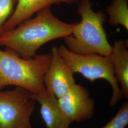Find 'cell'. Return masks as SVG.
<instances>
[{
    "mask_svg": "<svg viewBox=\"0 0 128 128\" xmlns=\"http://www.w3.org/2000/svg\"><path fill=\"white\" fill-rule=\"evenodd\" d=\"M76 24L63 22L53 14L50 7L37 12L33 18L0 34V46H5L22 57L32 58L41 46L50 41L71 35Z\"/></svg>",
    "mask_w": 128,
    "mask_h": 128,
    "instance_id": "1",
    "label": "cell"
},
{
    "mask_svg": "<svg viewBox=\"0 0 128 128\" xmlns=\"http://www.w3.org/2000/svg\"><path fill=\"white\" fill-rule=\"evenodd\" d=\"M106 12L108 15L107 22L110 25H121L128 31V0H112Z\"/></svg>",
    "mask_w": 128,
    "mask_h": 128,
    "instance_id": "11",
    "label": "cell"
},
{
    "mask_svg": "<svg viewBox=\"0 0 128 128\" xmlns=\"http://www.w3.org/2000/svg\"><path fill=\"white\" fill-rule=\"evenodd\" d=\"M50 58V53L25 58L9 49L0 50V90L13 86L34 94L45 92L44 78Z\"/></svg>",
    "mask_w": 128,
    "mask_h": 128,
    "instance_id": "2",
    "label": "cell"
},
{
    "mask_svg": "<svg viewBox=\"0 0 128 128\" xmlns=\"http://www.w3.org/2000/svg\"><path fill=\"white\" fill-rule=\"evenodd\" d=\"M32 96L40 106V114L46 128H68L72 123L60 107L58 98L50 92Z\"/></svg>",
    "mask_w": 128,
    "mask_h": 128,
    "instance_id": "8",
    "label": "cell"
},
{
    "mask_svg": "<svg viewBox=\"0 0 128 128\" xmlns=\"http://www.w3.org/2000/svg\"><path fill=\"white\" fill-rule=\"evenodd\" d=\"M50 54V61L44 82L46 90L52 92L58 99L76 82L74 73L60 55L58 48L53 46Z\"/></svg>",
    "mask_w": 128,
    "mask_h": 128,
    "instance_id": "7",
    "label": "cell"
},
{
    "mask_svg": "<svg viewBox=\"0 0 128 128\" xmlns=\"http://www.w3.org/2000/svg\"><path fill=\"white\" fill-rule=\"evenodd\" d=\"M58 99L60 108L72 122L86 120L94 114V101L87 89L80 84L76 83Z\"/></svg>",
    "mask_w": 128,
    "mask_h": 128,
    "instance_id": "6",
    "label": "cell"
},
{
    "mask_svg": "<svg viewBox=\"0 0 128 128\" xmlns=\"http://www.w3.org/2000/svg\"><path fill=\"white\" fill-rule=\"evenodd\" d=\"M58 51L74 74H81L91 82L104 79L110 84L112 89L110 106H115L122 98L120 88L115 76L114 66L110 56L96 53L78 54L69 50L64 45L58 47Z\"/></svg>",
    "mask_w": 128,
    "mask_h": 128,
    "instance_id": "4",
    "label": "cell"
},
{
    "mask_svg": "<svg viewBox=\"0 0 128 128\" xmlns=\"http://www.w3.org/2000/svg\"><path fill=\"white\" fill-rule=\"evenodd\" d=\"M18 0H0V34L6 22L13 14Z\"/></svg>",
    "mask_w": 128,
    "mask_h": 128,
    "instance_id": "13",
    "label": "cell"
},
{
    "mask_svg": "<svg viewBox=\"0 0 128 128\" xmlns=\"http://www.w3.org/2000/svg\"><path fill=\"white\" fill-rule=\"evenodd\" d=\"M36 102L32 94L22 88L0 90V128H32Z\"/></svg>",
    "mask_w": 128,
    "mask_h": 128,
    "instance_id": "5",
    "label": "cell"
},
{
    "mask_svg": "<svg viewBox=\"0 0 128 128\" xmlns=\"http://www.w3.org/2000/svg\"></svg>",
    "mask_w": 128,
    "mask_h": 128,
    "instance_id": "14",
    "label": "cell"
},
{
    "mask_svg": "<svg viewBox=\"0 0 128 128\" xmlns=\"http://www.w3.org/2000/svg\"><path fill=\"white\" fill-rule=\"evenodd\" d=\"M79 0H18L14 12L5 23L2 31L12 30L40 10L53 5L73 4Z\"/></svg>",
    "mask_w": 128,
    "mask_h": 128,
    "instance_id": "9",
    "label": "cell"
},
{
    "mask_svg": "<svg viewBox=\"0 0 128 128\" xmlns=\"http://www.w3.org/2000/svg\"><path fill=\"white\" fill-rule=\"evenodd\" d=\"M77 12L81 17L73 32L64 38L69 50L78 54L96 53L110 56L112 46L104 28L106 14L92 9L91 0H79Z\"/></svg>",
    "mask_w": 128,
    "mask_h": 128,
    "instance_id": "3",
    "label": "cell"
},
{
    "mask_svg": "<svg viewBox=\"0 0 128 128\" xmlns=\"http://www.w3.org/2000/svg\"><path fill=\"white\" fill-rule=\"evenodd\" d=\"M127 41L119 40L112 46L110 55L114 66L115 76L120 84L122 97L128 98V50Z\"/></svg>",
    "mask_w": 128,
    "mask_h": 128,
    "instance_id": "10",
    "label": "cell"
},
{
    "mask_svg": "<svg viewBox=\"0 0 128 128\" xmlns=\"http://www.w3.org/2000/svg\"><path fill=\"white\" fill-rule=\"evenodd\" d=\"M128 124V102L122 105L114 117L102 128H125Z\"/></svg>",
    "mask_w": 128,
    "mask_h": 128,
    "instance_id": "12",
    "label": "cell"
}]
</instances>
